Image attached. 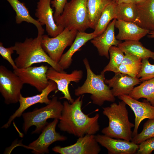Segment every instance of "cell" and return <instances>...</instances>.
<instances>
[{
	"label": "cell",
	"instance_id": "6da1fadb",
	"mask_svg": "<svg viewBox=\"0 0 154 154\" xmlns=\"http://www.w3.org/2000/svg\"><path fill=\"white\" fill-rule=\"evenodd\" d=\"M83 96H79L72 104L64 102L58 125L61 131L78 137L86 134L94 135L100 129L99 114L90 117L82 111Z\"/></svg>",
	"mask_w": 154,
	"mask_h": 154
},
{
	"label": "cell",
	"instance_id": "7a4b0ae2",
	"mask_svg": "<svg viewBox=\"0 0 154 154\" xmlns=\"http://www.w3.org/2000/svg\"><path fill=\"white\" fill-rule=\"evenodd\" d=\"M42 35L38 34L34 38H27L23 42L15 43L13 49L18 55L14 60L18 68H25L35 64L46 62L57 71L64 72L58 64L53 60L42 48Z\"/></svg>",
	"mask_w": 154,
	"mask_h": 154
},
{
	"label": "cell",
	"instance_id": "3957f363",
	"mask_svg": "<svg viewBox=\"0 0 154 154\" xmlns=\"http://www.w3.org/2000/svg\"><path fill=\"white\" fill-rule=\"evenodd\" d=\"M126 104L123 101L117 104L113 102L109 106L103 108V113L109 120L108 126L102 130L104 134L110 137L131 141V129L134 124L129 121Z\"/></svg>",
	"mask_w": 154,
	"mask_h": 154
},
{
	"label": "cell",
	"instance_id": "277c9868",
	"mask_svg": "<svg viewBox=\"0 0 154 154\" xmlns=\"http://www.w3.org/2000/svg\"><path fill=\"white\" fill-rule=\"evenodd\" d=\"M87 71V77L83 84L74 90V94L80 96L85 94H91L92 103L101 106L106 101L114 102L116 98L110 88L105 82V73L96 74L92 71L86 58L83 60Z\"/></svg>",
	"mask_w": 154,
	"mask_h": 154
},
{
	"label": "cell",
	"instance_id": "5b68a950",
	"mask_svg": "<svg viewBox=\"0 0 154 154\" xmlns=\"http://www.w3.org/2000/svg\"><path fill=\"white\" fill-rule=\"evenodd\" d=\"M87 0H71L62 14L55 21L57 26L70 30L85 32L89 28Z\"/></svg>",
	"mask_w": 154,
	"mask_h": 154
},
{
	"label": "cell",
	"instance_id": "8992f818",
	"mask_svg": "<svg viewBox=\"0 0 154 154\" xmlns=\"http://www.w3.org/2000/svg\"><path fill=\"white\" fill-rule=\"evenodd\" d=\"M63 104L58 100L56 96H54L50 102L44 107L32 112L23 113L22 116L24 120L23 129L26 133L30 127H36L33 133H38L42 131L48 124V119L60 118L63 108Z\"/></svg>",
	"mask_w": 154,
	"mask_h": 154
},
{
	"label": "cell",
	"instance_id": "52a82bcc",
	"mask_svg": "<svg viewBox=\"0 0 154 154\" xmlns=\"http://www.w3.org/2000/svg\"><path fill=\"white\" fill-rule=\"evenodd\" d=\"M78 31L66 28L54 37L50 38L48 35H43L42 47L50 58L58 63L65 49L72 44Z\"/></svg>",
	"mask_w": 154,
	"mask_h": 154
},
{
	"label": "cell",
	"instance_id": "ba28073f",
	"mask_svg": "<svg viewBox=\"0 0 154 154\" xmlns=\"http://www.w3.org/2000/svg\"><path fill=\"white\" fill-rule=\"evenodd\" d=\"M24 84L13 71L0 66V92L7 104L19 102Z\"/></svg>",
	"mask_w": 154,
	"mask_h": 154
},
{
	"label": "cell",
	"instance_id": "9c48e42d",
	"mask_svg": "<svg viewBox=\"0 0 154 154\" xmlns=\"http://www.w3.org/2000/svg\"><path fill=\"white\" fill-rule=\"evenodd\" d=\"M59 120L54 119L52 122L48 123L42 129L38 137L30 143L27 148L32 149L33 153H48V148L50 145L56 141L66 140L67 139L66 137L61 135L56 131Z\"/></svg>",
	"mask_w": 154,
	"mask_h": 154
},
{
	"label": "cell",
	"instance_id": "30bf717a",
	"mask_svg": "<svg viewBox=\"0 0 154 154\" xmlns=\"http://www.w3.org/2000/svg\"><path fill=\"white\" fill-rule=\"evenodd\" d=\"M57 89L56 83L52 80H49L48 86L40 94L27 97H23L21 94L19 101L20 104L19 108L10 116L7 122L3 125L1 128H8L15 119L22 116L25 110L32 106L37 103H44L46 105L49 104L51 100L48 98V95L51 92Z\"/></svg>",
	"mask_w": 154,
	"mask_h": 154
},
{
	"label": "cell",
	"instance_id": "8fae6325",
	"mask_svg": "<svg viewBox=\"0 0 154 154\" xmlns=\"http://www.w3.org/2000/svg\"><path fill=\"white\" fill-rule=\"evenodd\" d=\"M48 68L46 65H42L38 66L18 68L13 71L24 84L35 87L40 93L48 84L49 80L46 76Z\"/></svg>",
	"mask_w": 154,
	"mask_h": 154
},
{
	"label": "cell",
	"instance_id": "7c38bea8",
	"mask_svg": "<svg viewBox=\"0 0 154 154\" xmlns=\"http://www.w3.org/2000/svg\"><path fill=\"white\" fill-rule=\"evenodd\" d=\"M83 75V72L81 70H75L68 74L64 71H58L52 67L48 68L46 73L48 79L54 82L57 84L58 90L63 94L64 96L60 99H65L70 104L74 100L70 93L69 85L72 82H79L82 78Z\"/></svg>",
	"mask_w": 154,
	"mask_h": 154
},
{
	"label": "cell",
	"instance_id": "4fadbf2b",
	"mask_svg": "<svg viewBox=\"0 0 154 154\" xmlns=\"http://www.w3.org/2000/svg\"><path fill=\"white\" fill-rule=\"evenodd\" d=\"M101 148L94 135L86 134L80 137L76 142L65 147L56 146L52 150L60 154H98Z\"/></svg>",
	"mask_w": 154,
	"mask_h": 154
},
{
	"label": "cell",
	"instance_id": "5bb4252c",
	"mask_svg": "<svg viewBox=\"0 0 154 154\" xmlns=\"http://www.w3.org/2000/svg\"><path fill=\"white\" fill-rule=\"evenodd\" d=\"M131 109L135 116L134 126L132 137L138 134V130L141 123L146 119H154V106L149 102L139 101L128 95H123L118 97Z\"/></svg>",
	"mask_w": 154,
	"mask_h": 154
},
{
	"label": "cell",
	"instance_id": "9a60e30c",
	"mask_svg": "<svg viewBox=\"0 0 154 154\" xmlns=\"http://www.w3.org/2000/svg\"><path fill=\"white\" fill-rule=\"evenodd\" d=\"M52 0H39L37 3L35 16L42 26L45 25L48 35L54 37L61 33L64 28L57 26L54 20L53 11L51 7Z\"/></svg>",
	"mask_w": 154,
	"mask_h": 154
},
{
	"label": "cell",
	"instance_id": "2e32d148",
	"mask_svg": "<svg viewBox=\"0 0 154 154\" xmlns=\"http://www.w3.org/2000/svg\"><path fill=\"white\" fill-rule=\"evenodd\" d=\"M98 143L108 150L109 154H134L137 153L139 145L131 141L112 138L104 135H95Z\"/></svg>",
	"mask_w": 154,
	"mask_h": 154
},
{
	"label": "cell",
	"instance_id": "e0dca14e",
	"mask_svg": "<svg viewBox=\"0 0 154 154\" xmlns=\"http://www.w3.org/2000/svg\"><path fill=\"white\" fill-rule=\"evenodd\" d=\"M105 82L110 88H112V93L115 97L123 95H129L134 86L141 82L137 77L117 73H115L112 78L106 79Z\"/></svg>",
	"mask_w": 154,
	"mask_h": 154
},
{
	"label": "cell",
	"instance_id": "ac0fdd59",
	"mask_svg": "<svg viewBox=\"0 0 154 154\" xmlns=\"http://www.w3.org/2000/svg\"><path fill=\"white\" fill-rule=\"evenodd\" d=\"M116 20L114 19L102 34L91 40V43L97 48L99 55L108 59L110 58L109 51L110 47L114 46H118L121 42L116 39L115 35Z\"/></svg>",
	"mask_w": 154,
	"mask_h": 154
},
{
	"label": "cell",
	"instance_id": "d6986e66",
	"mask_svg": "<svg viewBox=\"0 0 154 154\" xmlns=\"http://www.w3.org/2000/svg\"><path fill=\"white\" fill-rule=\"evenodd\" d=\"M115 27L118 30L116 36L119 40L139 41L150 31L143 29L134 23L116 20Z\"/></svg>",
	"mask_w": 154,
	"mask_h": 154
},
{
	"label": "cell",
	"instance_id": "ffe728a7",
	"mask_svg": "<svg viewBox=\"0 0 154 154\" xmlns=\"http://www.w3.org/2000/svg\"><path fill=\"white\" fill-rule=\"evenodd\" d=\"M137 17L134 23L141 28L154 31V0L136 4Z\"/></svg>",
	"mask_w": 154,
	"mask_h": 154
},
{
	"label": "cell",
	"instance_id": "44dd1931",
	"mask_svg": "<svg viewBox=\"0 0 154 154\" xmlns=\"http://www.w3.org/2000/svg\"><path fill=\"white\" fill-rule=\"evenodd\" d=\"M96 37L93 32L88 33L78 31L76 38L70 48L62 55L58 64L64 69L69 68L71 64L74 54L87 42Z\"/></svg>",
	"mask_w": 154,
	"mask_h": 154
},
{
	"label": "cell",
	"instance_id": "7402d4cb",
	"mask_svg": "<svg viewBox=\"0 0 154 154\" xmlns=\"http://www.w3.org/2000/svg\"><path fill=\"white\" fill-rule=\"evenodd\" d=\"M9 3L16 13V22L20 24L23 22L34 24L38 30V34L43 35L44 30L42 26L37 20L30 15L29 10L24 3L19 0H6Z\"/></svg>",
	"mask_w": 154,
	"mask_h": 154
},
{
	"label": "cell",
	"instance_id": "603a6c76",
	"mask_svg": "<svg viewBox=\"0 0 154 154\" xmlns=\"http://www.w3.org/2000/svg\"><path fill=\"white\" fill-rule=\"evenodd\" d=\"M125 54L132 55L142 59L151 58L154 60V52L147 49L139 41H125L118 46Z\"/></svg>",
	"mask_w": 154,
	"mask_h": 154
},
{
	"label": "cell",
	"instance_id": "cb8c5ba5",
	"mask_svg": "<svg viewBox=\"0 0 154 154\" xmlns=\"http://www.w3.org/2000/svg\"><path fill=\"white\" fill-rule=\"evenodd\" d=\"M113 0H87L89 28L94 30L106 7Z\"/></svg>",
	"mask_w": 154,
	"mask_h": 154
},
{
	"label": "cell",
	"instance_id": "d4e9b609",
	"mask_svg": "<svg viewBox=\"0 0 154 154\" xmlns=\"http://www.w3.org/2000/svg\"><path fill=\"white\" fill-rule=\"evenodd\" d=\"M137 100L145 98L154 106V78L143 81L135 87L128 95Z\"/></svg>",
	"mask_w": 154,
	"mask_h": 154
},
{
	"label": "cell",
	"instance_id": "484cf974",
	"mask_svg": "<svg viewBox=\"0 0 154 154\" xmlns=\"http://www.w3.org/2000/svg\"><path fill=\"white\" fill-rule=\"evenodd\" d=\"M117 4L113 0L104 9L93 32L96 37L102 34L107 28L111 21L115 19Z\"/></svg>",
	"mask_w": 154,
	"mask_h": 154
},
{
	"label": "cell",
	"instance_id": "4316f807",
	"mask_svg": "<svg viewBox=\"0 0 154 154\" xmlns=\"http://www.w3.org/2000/svg\"><path fill=\"white\" fill-rule=\"evenodd\" d=\"M115 14V19L117 20L134 23L137 17L136 4L132 3H117Z\"/></svg>",
	"mask_w": 154,
	"mask_h": 154
},
{
	"label": "cell",
	"instance_id": "83f0119b",
	"mask_svg": "<svg viewBox=\"0 0 154 154\" xmlns=\"http://www.w3.org/2000/svg\"><path fill=\"white\" fill-rule=\"evenodd\" d=\"M109 52L110 61L101 72L105 73L107 72L111 71L116 73L122 63L124 54L120 48L116 46H111Z\"/></svg>",
	"mask_w": 154,
	"mask_h": 154
},
{
	"label": "cell",
	"instance_id": "f1b7e54d",
	"mask_svg": "<svg viewBox=\"0 0 154 154\" xmlns=\"http://www.w3.org/2000/svg\"><path fill=\"white\" fill-rule=\"evenodd\" d=\"M154 137V119H148L144 124L142 131L133 137L131 141L139 145L149 138Z\"/></svg>",
	"mask_w": 154,
	"mask_h": 154
},
{
	"label": "cell",
	"instance_id": "f546056e",
	"mask_svg": "<svg viewBox=\"0 0 154 154\" xmlns=\"http://www.w3.org/2000/svg\"><path fill=\"white\" fill-rule=\"evenodd\" d=\"M137 77L141 82L154 78V64H151L148 58L142 59L141 68Z\"/></svg>",
	"mask_w": 154,
	"mask_h": 154
},
{
	"label": "cell",
	"instance_id": "4dcf8cb0",
	"mask_svg": "<svg viewBox=\"0 0 154 154\" xmlns=\"http://www.w3.org/2000/svg\"><path fill=\"white\" fill-rule=\"evenodd\" d=\"M142 60L138 57L125 53L121 64L132 67L139 72L141 67Z\"/></svg>",
	"mask_w": 154,
	"mask_h": 154
},
{
	"label": "cell",
	"instance_id": "1f68e13d",
	"mask_svg": "<svg viewBox=\"0 0 154 154\" xmlns=\"http://www.w3.org/2000/svg\"><path fill=\"white\" fill-rule=\"evenodd\" d=\"M14 51L13 46L5 48L3 46V43L0 42V54L4 59L9 62L14 70L18 68L11 57V54L14 52Z\"/></svg>",
	"mask_w": 154,
	"mask_h": 154
},
{
	"label": "cell",
	"instance_id": "d6a6232c",
	"mask_svg": "<svg viewBox=\"0 0 154 154\" xmlns=\"http://www.w3.org/2000/svg\"><path fill=\"white\" fill-rule=\"evenodd\" d=\"M139 145L138 154H151L154 150V137L149 138Z\"/></svg>",
	"mask_w": 154,
	"mask_h": 154
},
{
	"label": "cell",
	"instance_id": "836d02e7",
	"mask_svg": "<svg viewBox=\"0 0 154 154\" xmlns=\"http://www.w3.org/2000/svg\"><path fill=\"white\" fill-rule=\"evenodd\" d=\"M67 0H52L51 4L52 7L55 8L53 15L54 21L62 13L64 7L67 3Z\"/></svg>",
	"mask_w": 154,
	"mask_h": 154
},
{
	"label": "cell",
	"instance_id": "e575fe53",
	"mask_svg": "<svg viewBox=\"0 0 154 154\" xmlns=\"http://www.w3.org/2000/svg\"><path fill=\"white\" fill-rule=\"evenodd\" d=\"M117 73L127 75L135 78L137 77L139 72L132 67L121 64L117 69L116 73Z\"/></svg>",
	"mask_w": 154,
	"mask_h": 154
},
{
	"label": "cell",
	"instance_id": "d590c367",
	"mask_svg": "<svg viewBox=\"0 0 154 154\" xmlns=\"http://www.w3.org/2000/svg\"><path fill=\"white\" fill-rule=\"evenodd\" d=\"M123 3H134V0H118L117 4Z\"/></svg>",
	"mask_w": 154,
	"mask_h": 154
},
{
	"label": "cell",
	"instance_id": "8d00e7d4",
	"mask_svg": "<svg viewBox=\"0 0 154 154\" xmlns=\"http://www.w3.org/2000/svg\"><path fill=\"white\" fill-rule=\"evenodd\" d=\"M148 34V37L154 38V31H150Z\"/></svg>",
	"mask_w": 154,
	"mask_h": 154
},
{
	"label": "cell",
	"instance_id": "74e56055",
	"mask_svg": "<svg viewBox=\"0 0 154 154\" xmlns=\"http://www.w3.org/2000/svg\"><path fill=\"white\" fill-rule=\"evenodd\" d=\"M146 0H134V3L135 4H138Z\"/></svg>",
	"mask_w": 154,
	"mask_h": 154
},
{
	"label": "cell",
	"instance_id": "f35d334b",
	"mask_svg": "<svg viewBox=\"0 0 154 154\" xmlns=\"http://www.w3.org/2000/svg\"><path fill=\"white\" fill-rule=\"evenodd\" d=\"M114 1L116 2V3H118V0H113Z\"/></svg>",
	"mask_w": 154,
	"mask_h": 154
}]
</instances>
